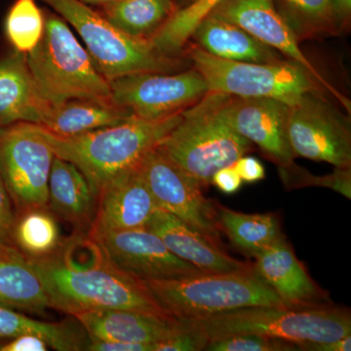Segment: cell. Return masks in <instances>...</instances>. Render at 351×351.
I'll return each instance as SVG.
<instances>
[{
	"instance_id": "836d02e7",
	"label": "cell",
	"mask_w": 351,
	"mask_h": 351,
	"mask_svg": "<svg viewBox=\"0 0 351 351\" xmlns=\"http://www.w3.org/2000/svg\"><path fill=\"white\" fill-rule=\"evenodd\" d=\"M184 329L170 338L154 343V351H202L208 341L197 330L184 322Z\"/></svg>"
},
{
	"instance_id": "2e32d148",
	"label": "cell",
	"mask_w": 351,
	"mask_h": 351,
	"mask_svg": "<svg viewBox=\"0 0 351 351\" xmlns=\"http://www.w3.org/2000/svg\"><path fill=\"white\" fill-rule=\"evenodd\" d=\"M156 200L137 167L121 173L100 189L89 232L145 228L157 209Z\"/></svg>"
},
{
	"instance_id": "ab89813d",
	"label": "cell",
	"mask_w": 351,
	"mask_h": 351,
	"mask_svg": "<svg viewBox=\"0 0 351 351\" xmlns=\"http://www.w3.org/2000/svg\"><path fill=\"white\" fill-rule=\"evenodd\" d=\"M154 343H128L89 339L86 350L89 351H154Z\"/></svg>"
},
{
	"instance_id": "ba28073f",
	"label": "cell",
	"mask_w": 351,
	"mask_h": 351,
	"mask_svg": "<svg viewBox=\"0 0 351 351\" xmlns=\"http://www.w3.org/2000/svg\"><path fill=\"white\" fill-rule=\"evenodd\" d=\"M41 1L75 29L97 69L108 82L132 73H178L191 66L184 56H168L149 41L130 38L80 0Z\"/></svg>"
},
{
	"instance_id": "6da1fadb",
	"label": "cell",
	"mask_w": 351,
	"mask_h": 351,
	"mask_svg": "<svg viewBox=\"0 0 351 351\" xmlns=\"http://www.w3.org/2000/svg\"><path fill=\"white\" fill-rule=\"evenodd\" d=\"M29 260L43 281L51 308L71 316L101 309L169 315L145 283L112 265L88 233L64 240L49 257Z\"/></svg>"
},
{
	"instance_id": "4316f807",
	"label": "cell",
	"mask_w": 351,
	"mask_h": 351,
	"mask_svg": "<svg viewBox=\"0 0 351 351\" xmlns=\"http://www.w3.org/2000/svg\"><path fill=\"white\" fill-rule=\"evenodd\" d=\"M177 9L174 0H119L101 15L130 38L149 43Z\"/></svg>"
},
{
	"instance_id": "277c9868",
	"label": "cell",
	"mask_w": 351,
	"mask_h": 351,
	"mask_svg": "<svg viewBox=\"0 0 351 351\" xmlns=\"http://www.w3.org/2000/svg\"><path fill=\"white\" fill-rule=\"evenodd\" d=\"M184 56L199 71L208 89L237 97H261L297 103L309 92H329L350 113V101L326 80L302 64L284 59L274 63H248L221 59L189 43Z\"/></svg>"
},
{
	"instance_id": "52a82bcc",
	"label": "cell",
	"mask_w": 351,
	"mask_h": 351,
	"mask_svg": "<svg viewBox=\"0 0 351 351\" xmlns=\"http://www.w3.org/2000/svg\"><path fill=\"white\" fill-rule=\"evenodd\" d=\"M157 304L178 319H196L251 306H284L276 293L250 269L143 281Z\"/></svg>"
},
{
	"instance_id": "ac0fdd59",
	"label": "cell",
	"mask_w": 351,
	"mask_h": 351,
	"mask_svg": "<svg viewBox=\"0 0 351 351\" xmlns=\"http://www.w3.org/2000/svg\"><path fill=\"white\" fill-rule=\"evenodd\" d=\"M89 339L156 343L184 329V323L171 315L127 309H101L73 316Z\"/></svg>"
},
{
	"instance_id": "f35d334b",
	"label": "cell",
	"mask_w": 351,
	"mask_h": 351,
	"mask_svg": "<svg viewBox=\"0 0 351 351\" xmlns=\"http://www.w3.org/2000/svg\"><path fill=\"white\" fill-rule=\"evenodd\" d=\"M49 348L43 338L34 335H23L7 339L0 346V351H47Z\"/></svg>"
},
{
	"instance_id": "60d3db41",
	"label": "cell",
	"mask_w": 351,
	"mask_h": 351,
	"mask_svg": "<svg viewBox=\"0 0 351 351\" xmlns=\"http://www.w3.org/2000/svg\"><path fill=\"white\" fill-rule=\"evenodd\" d=\"M299 350L306 351H350L351 336L323 343H304L299 345Z\"/></svg>"
},
{
	"instance_id": "e0dca14e",
	"label": "cell",
	"mask_w": 351,
	"mask_h": 351,
	"mask_svg": "<svg viewBox=\"0 0 351 351\" xmlns=\"http://www.w3.org/2000/svg\"><path fill=\"white\" fill-rule=\"evenodd\" d=\"M210 14L239 25L286 59L302 64L314 75L325 80L302 52L300 41L277 12L272 0H226Z\"/></svg>"
},
{
	"instance_id": "d4e9b609",
	"label": "cell",
	"mask_w": 351,
	"mask_h": 351,
	"mask_svg": "<svg viewBox=\"0 0 351 351\" xmlns=\"http://www.w3.org/2000/svg\"><path fill=\"white\" fill-rule=\"evenodd\" d=\"M75 319L45 322L0 304V339L34 335L43 338L55 350H86L89 337L82 325Z\"/></svg>"
},
{
	"instance_id": "5bb4252c",
	"label": "cell",
	"mask_w": 351,
	"mask_h": 351,
	"mask_svg": "<svg viewBox=\"0 0 351 351\" xmlns=\"http://www.w3.org/2000/svg\"><path fill=\"white\" fill-rule=\"evenodd\" d=\"M223 112L226 121L242 137L256 145L277 168L295 162L288 138L290 106L261 97L226 96Z\"/></svg>"
},
{
	"instance_id": "ffe728a7",
	"label": "cell",
	"mask_w": 351,
	"mask_h": 351,
	"mask_svg": "<svg viewBox=\"0 0 351 351\" xmlns=\"http://www.w3.org/2000/svg\"><path fill=\"white\" fill-rule=\"evenodd\" d=\"M50 107L34 84L27 55L13 51L0 59V128L17 123L41 125Z\"/></svg>"
},
{
	"instance_id": "8fae6325",
	"label": "cell",
	"mask_w": 351,
	"mask_h": 351,
	"mask_svg": "<svg viewBox=\"0 0 351 351\" xmlns=\"http://www.w3.org/2000/svg\"><path fill=\"white\" fill-rule=\"evenodd\" d=\"M110 100L145 120L167 119L195 105L209 92L193 66L178 73H138L110 82Z\"/></svg>"
},
{
	"instance_id": "8992f818",
	"label": "cell",
	"mask_w": 351,
	"mask_h": 351,
	"mask_svg": "<svg viewBox=\"0 0 351 351\" xmlns=\"http://www.w3.org/2000/svg\"><path fill=\"white\" fill-rule=\"evenodd\" d=\"M27 62L34 84L50 106L77 99L112 101L110 82L59 15L46 14L43 38Z\"/></svg>"
},
{
	"instance_id": "b9f144b4",
	"label": "cell",
	"mask_w": 351,
	"mask_h": 351,
	"mask_svg": "<svg viewBox=\"0 0 351 351\" xmlns=\"http://www.w3.org/2000/svg\"><path fill=\"white\" fill-rule=\"evenodd\" d=\"M80 1L87 4V5L106 7L119 1V0H80Z\"/></svg>"
},
{
	"instance_id": "f546056e",
	"label": "cell",
	"mask_w": 351,
	"mask_h": 351,
	"mask_svg": "<svg viewBox=\"0 0 351 351\" xmlns=\"http://www.w3.org/2000/svg\"><path fill=\"white\" fill-rule=\"evenodd\" d=\"M300 43L332 36L330 0H272Z\"/></svg>"
},
{
	"instance_id": "74e56055",
	"label": "cell",
	"mask_w": 351,
	"mask_h": 351,
	"mask_svg": "<svg viewBox=\"0 0 351 351\" xmlns=\"http://www.w3.org/2000/svg\"><path fill=\"white\" fill-rule=\"evenodd\" d=\"M211 184H214L219 191L226 195H233L241 189L243 181L232 165L217 171L212 177Z\"/></svg>"
},
{
	"instance_id": "30bf717a",
	"label": "cell",
	"mask_w": 351,
	"mask_h": 351,
	"mask_svg": "<svg viewBox=\"0 0 351 351\" xmlns=\"http://www.w3.org/2000/svg\"><path fill=\"white\" fill-rule=\"evenodd\" d=\"M54 157L36 124L0 128V177L16 211L48 207V182Z\"/></svg>"
},
{
	"instance_id": "4fadbf2b",
	"label": "cell",
	"mask_w": 351,
	"mask_h": 351,
	"mask_svg": "<svg viewBox=\"0 0 351 351\" xmlns=\"http://www.w3.org/2000/svg\"><path fill=\"white\" fill-rule=\"evenodd\" d=\"M88 234L112 265L140 280H168L204 274L177 257L149 228Z\"/></svg>"
},
{
	"instance_id": "d6a6232c",
	"label": "cell",
	"mask_w": 351,
	"mask_h": 351,
	"mask_svg": "<svg viewBox=\"0 0 351 351\" xmlns=\"http://www.w3.org/2000/svg\"><path fill=\"white\" fill-rule=\"evenodd\" d=\"M208 351H295L297 343L284 339L260 336V335H237L208 341Z\"/></svg>"
},
{
	"instance_id": "d590c367",
	"label": "cell",
	"mask_w": 351,
	"mask_h": 351,
	"mask_svg": "<svg viewBox=\"0 0 351 351\" xmlns=\"http://www.w3.org/2000/svg\"><path fill=\"white\" fill-rule=\"evenodd\" d=\"M332 36H343L350 31L351 0H330Z\"/></svg>"
},
{
	"instance_id": "3957f363",
	"label": "cell",
	"mask_w": 351,
	"mask_h": 351,
	"mask_svg": "<svg viewBox=\"0 0 351 351\" xmlns=\"http://www.w3.org/2000/svg\"><path fill=\"white\" fill-rule=\"evenodd\" d=\"M228 94L209 91L181 113L179 123L157 149L202 188L211 184L217 171L232 166L253 149L226 121L223 112Z\"/></svg>"
},
{
	"instance_id": "603a6c76",
	"label": "cell",
	"mask_w": 351,
	"mask_h": 351,
	"mask_svg": "<svg viewBox=\"0 0 351 351\" xmlns=\"http://www.w3.org/2000/svg\"><path fill=\"white\" fill-rule=\"evenodd\" d=\"M0 304L36 314L51 308L32 261L12 243H0Z\"/></svg>"
},
{
	"instance_id": "7c38bea8",
	"label": "cell",
	"mask_w": 351,
	"mask_h": 351,
	"mask_svg": "<svg viewBox=\"0 0 351 351\" xmlns=\"http://www.w3.org/2000/svg\"><path fill=\"white\" fill-rule=\"evenodd\" d=\"M137 169L157 207L174 215L211 243L223 248L215 202L203 195L199 182L180 169L157 147L145 154Z\"/></svg>"
},
{
	"instance_id": "4dcf8cb0",
	"label": "cell",
	"mask_w": 351,
	"mask_h": 351,
	"mask_svg": "<svg viewBox=\"0 0 351 351\" xmlns=\"http://www.w3.org/2000/svg\"><path fill=\"white\" fill-rule=\"evenodd\" d=\"M45 16L36 0H16L6 16V38L14 51L27 55L43 38Z\"/></svg>"
},
{
	"instance_id": "484cf974",
	"label": "cell",
	"mask_w": 351,
	"mask_h": 351,
	"mask_svg": "<svg viewBox=\"0 0 351 351\" xmlns=\"http://www.w3.org/2000/svg\"><path fill=\"white\" fill-rule=\"evenodd\" d=\"M219 228L245 255L255 258L282 237L276 214H246L215 202Z\"/></svg>"
},
{
	"instance_id": "83f0119b",
	"label": "cell",
	"mask_w": 351,
	"mask_h": 351,
	"mask_svg": "<svg viewBox=\"0 0 351 351\" xmlns=\"http://www.w3.org/2000/svg\"><path fill=\"white\" fill-rule=\"evenodd\" d=\"M11 242L27 258L49 257L63 243L56 216L49 207L29 208L17 212Z\"/></svg>"
},
{
	"instance_id": "f1b7e54d",
	"label": "cell",
	"mask_w": 351,
	"mask_h": 351,
	"mask_svg": "<svg viewBox=\"0 0 351 351\" xmlns=\"http://www.w3.org/2000/svg\"><path fill=\"white\" fill-rule=\"evenodd\" d=\"M225 1L226 0H191L176 10L174 15L149 43L159 52L168 56H184V48L196 25Z\"/></svg>"
},
{
	"instance_id": "44dd1931",
	"label": "cell",
	"mask_w": 351,
	"mask_h": 351,
	"mask_svg": "<svg viewBox=\"0 0 351 351\" xmlns=\"http://www.w3.org/2000/svg\"><path fill=\"white\" fill-rule=\"evenodd\" d=\"M98 196L82 171L55 156L48 182V207L78 232H89L96 216Z\"/></svg>"
},
{
	"instance_id": "7bdbcfd3",
	"label": "cell",
	"mask_w": 351,
	"mask_h": 351,
	"mask_svg": "<svg viewBox=\"0 0 351 351\" xmlns=\"http://www.w3.org/2000/svg\"><path fill=\"white\" fill-rule=\"evenodd\" d=\"M7 341V339H0V346L2 345V343H4V341Z\"/></svg>"
},
{
	"instance_id": "7402d4cb",
	"label": "cell",
	"mask_w": 351,
	"mask_h": 351,
	"mask_svg": "<svg viewBox=\"0 0 351 351\" xmlns=\"http://www.w3.org/2000/svg\"><path fill=\"white\" fill-rule=\"evenodd\" d=\"M191 40L210 55L230 61L274 63L286 59L239 25L211 14L196 25Z\"/></svg>"
},
{
	"instance_id": "9a60e30c",
	"label": "cell",
	"mask_w": 351,
	"mask_h": 351,
	"mask_svg": "<svg viewBox=\"0 0 351 351\" xmlns=\"http://www.w3.org/2000/svg\"><path fill=\"white\" fill-rule=\"evenodd\" d=\"M256 270L289 308L332 306L326 291L311 278L285 235L255 257Z\"/></svg>"
},
{
	"instance_id": "8d00e7d4",
	"label": "cell",
	"mask_w": 351,
	"mask_h": 351,
	"mask_svg": "<svg viewBox=\"0 0 351 351\" xmlns=\"http://www.w3.org/2000/svg\"><path fill=\"white\" fill-rule=\"evenodd\" d=\"M243 182L254 184L262 181L265 178V167L260 160L253 156H245L240 157L233 164Z\"/></svg>"
},
{
	"instance_id": "1f68e13d",
	"label": "cell",
	"mask_w": 351,
	"mask_h": 351,
	"mask_svg": "<svg viewBox=\"0 0 351 351\" xmlns=\"http://www.w3.org/2000/svg\"><path fill=\"white\" fill-rule=\"evenodd\" d=\"M277 169L287 189L321 186L331 189L348 199L351 198V168H335L334 172L325 176L313 175L295 162Z\"/></svg>"
},
{
	"instance_id": "cb8c5ba5",
	"label": "cell",
	"mask_w": 351,
	"mask_h": 351,
	"mask_svg": "<svg viewBox=\"0 0 351 351\" xmlns=\"http://www.w3.org/2000/svg\"><path fill=\"white\" fill-rule=\"evenodd\" d=\"M132 117L129 110L112 101L77 99L51 106L40 126L55 135L69 137L117 125Z\"/></svg>"
},
{
	"instance_id": "e575fe53",
	"label": "cell",
	"mask_w": 351,
	"mask_h": 351,
	"mask_svg": "<svg viewBox=\"0 0 351 351\" xmlns=\"http://www.w3.org/2000/svg\"><path fill=\"white\" fill-rule=\"evenodd\" d=\"M15 221L13 203L0 177V243H12L11 232Z\"/></svg>"
},
{
	"instance_id": "5b68a950",
	"label": "cell",
	"mask_w": 351,
	"mask_h": 351,
	"mask_svg": "<svg viewBox=\"0 0 351 351\" xmlns=\"http://www.w3.org/2000/svg\"><path fill=\"white\" fill-rule=\"evenodd\" d=\"M204 336L207 341L237 336L260 335L299 345L323 343L351 335L350 309L335 306L289 308L251 306L196 319H180Z\"/></svg>"
},
{
	"instance_id": "9c48e42d",
	"label": "cell",
	"mask_w": 351,
	"mask_h": 351,
	"mask_svg": "<svg viewBox=\"0 0 351 351\" xmlns=\"http://www.w3.org/2000/svg\"><path fill=\"white\" fill-rule=\"evenodd\" d=\"M309 92L290 106L288 138L295 156L351 168L350 115L325 96Z\"/></svg>"
},
{
	"instance_id": "7a4b0ae2",
	"label": "cell",
	"mask_w": 351,
	"mask_h": 351,
	"mask_svg": "<svg viewBox=\"0 0 351 351\" xmlns=\"http://www.w3.org/2000/svg\"><path fill=\"white\" fill-rule=\"evenodd\" d=\"M181 113L159 120L134 117L117 125L69 137L55 135L36 125L55 156L82 171L98 196L108 182L137 167L145 154L156 149L179 123Z\"/></svg>"
},
{
	"instance_id": "d6986e66",
	"label": "cell",
	"mask_w": 351,
	"mask_h": 351,
	"mask_svg": "<svg viewBox=\"0 0 351 351\" xmlns=\"http://www.w3.org/2000/svg\"><path fill=\"white\" fill-rule=\"evenodd\" d=\"M145 228L156 233L168 249L204 274H226L250 269L253 265L228 255L179 218L157 208Z\"/></svg>"
}]
</instances>
